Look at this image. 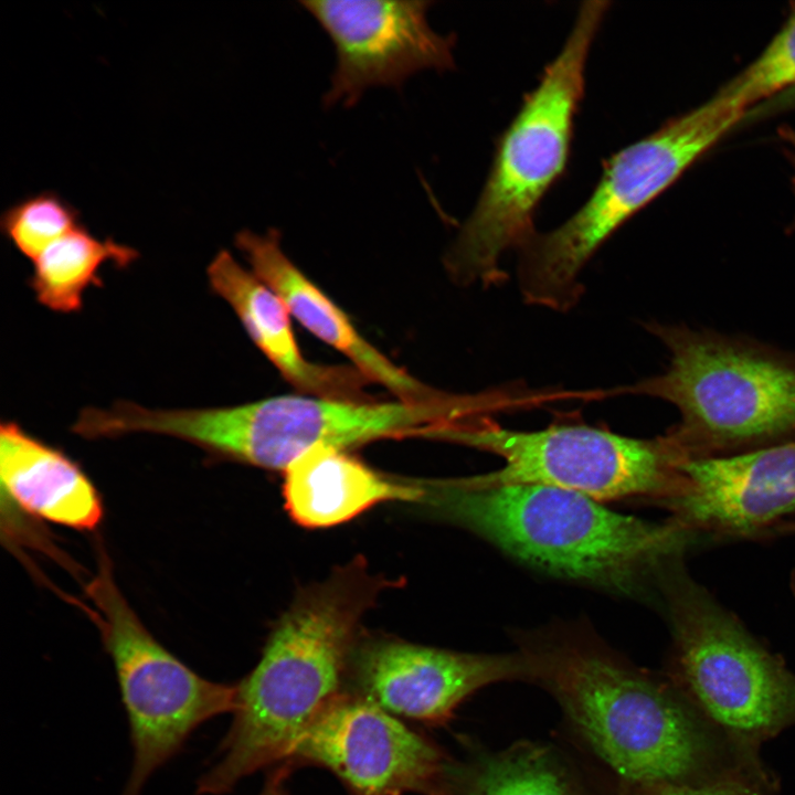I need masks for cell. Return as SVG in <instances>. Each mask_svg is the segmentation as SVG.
<instances>
[{
    "instance_id": "2e32d148",
    "label": "cell",
    "mask_w": 795,
    "mask_h": 795,
    "mask_svg": "<svg viewBox=\"0 0 795 795\" xmlns=\"http://www.w3.org/2000/svg\"><path fill=\"white\" fill-rule=\"evenodd\" d=\"M206 275L211 290L232 307L255 346L290 384L312 396L368 401L367 378L357 369L317 364L303 356L283 299L230 252L220 251Z\"/></svg>"
},
{
    "instance_id": "6da1fadb",
    "label": "cell",
    "mask_w": 795,
    "mask_h": 795,
    "mask_svg": "<svg viewBox=\"0 0 795 795\" xmlns=\"http://www.w3.org/2000/svg\"><path fill=\"white\" fill-rule=\"evenodd\" d=\"M520 651L594 752L626 783L763 780L667 678L627 662L592 634L553 628Z\"/></svg>"
},
{
    "instance_id": "ac0fdd59",
    "label": "cell",
    "mask_w": 795,
    "mask_h": 795,
    "mask_svg": "<svg viewBox=\"0 0 795 795\" xmlns=\"http://www.w3.org/2000/svg\"><path fill=\"white\" fill-rule=\"evenodd\" d=\"M283 495L290 518L317 529L347 522L382 502L418 504L422 488L383 476L346 449L317 445L284 470Z\"/></svg>"
},
{
    "instance_id": "3957f363",
    "label": "cell",
    "mask_w": 795,
    "mask_h": 795,
    "mask_svg": "<svg viewBox=\"0 0 795 795\" xmlns=\"http://www.w3.org/2000/svg\"><path fill=\"white\" fill-rule=\"evenodd\" d=\"M608 7V1L581 4L561 51L498 137L476 205L446 254L459 284L502 283V254L520 250L537 233L536 211L568 166L589 52Z\"/></svg>"
},
{
    "instance_id": "4fadbf2b",
    "label": "cell",
    "mask_w": 795,
    "mask_h": 795,
    "mask_svg": "<svg viewBox=\"0 0 795 795\" xmlns=\"http://www.w3.org/2000/svg\"><path fill=\"white\" fill-rule=\"evenodd\" d=\"M506 680H532L521 651L460 653L374 637L357 642L344 690L395 717L442 724L474 692Z\"/></svg>"
},
{
    "instance_id": "8992f818",
    "label": "cell",
    "mask_w": 795,
    "mask_h": 795,
    "mask_svg": "<svg viewBox=\"0 0 795 795\" xmlns=\"http://www.w3.org/2000/svg\"><path fill=\"white\" fill-rule=\"evenodd\" d=\"M748 110L741 99L720 88L703 104L604 160L602 174L583 205L556 229L536 233L519 250L523 299L555 311L573 308L583 294L580 273L594 253Z\"/></svg>"
},
{
    "instance_id": "ffe728a7",
    "label": "cell",
    "mask_w": 795,
    "mask_h": 795,
    "mask_svg": "<svg viewBox=\"0 0 795 795\" xmlns=\"http://www.w3.org/2000/svg\"><path fill=\"white\" fill-rule=\"evenodd\" d=\"M452 795H574L549 752L530 742L449 764Z\"/></svg>"
},
{
    "instance_id": "cb8c5ba5",
    "label": "cell",
    "mask_w": 795,
    "mask_h": 795,
    "mask_svg": "<svg viewBox=\"0 0 795 795\" xmlns=\"http://www.w3.org/2000/svg\"><path fill=\"white\" fill-rule=\"evenodd\" d=\"M294 768L286 762L273 766L258 795H289L286 780Z\"/></svg>"
},
{
    "instance_id": "d4e9b609",
    "label": "cell",
    "mask_w": 795,
    "mask_h": 795,
    "mask_svg": "<svg viewBox=\"0 0 795 795\" xmlns=\"http://www.w3.org/2000/svg\"><path fill=\"white\" fill-rule=\"evenodd\" d=\"M780 135L786 144V150L788 158L792 162L794 174H793V188L795 193V129L789 127H783L780 129ZM795 226V222H794Z\"/></svg>"
},
{
    "instance_id": "277c9868",
    "label": "cell",
    "mask_w": 795,
    "mask_h": 795,
    "mask_svg": "<svg viewBox=\"0 0 795 795\" xmlns=\"http://www.w3.org/2000/svg\"><path fill=\"white\" fill-rule=\"evenodd\" d=\"M473 410L468 395L373 403L284 395L246 404L148 409L120 402L113 413L119 435L149 433L191 443L214 459L285 470L317 445L346 449L384 437L422 435Z\"/></svg>"
},
{
    "instance_id": "d6986e66",
    "label": "cell",
    "mask_w": 795,
    "mask_h": 795,
    "mask_svg": "<svg viewBox=\"0 0 795 795\" xmlns=\"http://www.w3.org/2000/svg\"><path fill=\"white\" fill-rule=\"evenodd\" d=\"M139 257L135 247L112 237L95 236L83 224L68 232L34 261L29 286L35 299L47 309L77 312L91 287L104 285L100 272L106 265L123 269Z\"/></svg>"
},
{
    "instance_id": "5bb4252c",
    "label": "cell",
    "mask_w": 795,
    "mask_h": 795,
    "mask_svg": "<svg viewBox=\"0 0 795 795\" xmlns=\"http://www.w3.org/2000/svg\"><path fill=\"white\" fill-rule=\"evenodd\" d=\"M678 468L680 489L661 506L698 536L751 538L795 515V438Z\"/></svg>"
},
{
    "instance_id": "7402d4cb",
    "label": "cell",
    "mask_w": 795,
    "mask_h": 795,
    "mask_svg": "<svg viewBox=\"0 0 795 795\" xmlns=\"http://www.w3.org/2000/svg\"><path fill=\"white\" fill-rule=\"evenodd\" d=\"M795 87V3L786 21L759 56L722 89L749 108L787 88Z\"/></svg>"
},
{
    "instance_id": "7c38bea8",
    "label": "cell",
    "mask_w": 795,
    "mask_h": 795,
    "mask_svg": "<svg viewBox=\"0 0 795 795\" xmlns=\"http://www.w3.org/2000/svg\"><path fill=\"white\" fill-rule=\"evenodd\" d=\"M299 4L326 32L335 68L326 107L354 106L371 87H401L422 71L454 67L455 36L428 23L431 1L304 0Z\"/></svg>"
},
{
    "instance_id": "ba28073f",
    "label": "cell",
    "mask_w": 795,
    "mask_h": 795,
    "mask_svg": "<svg viewBox=\"0 0 795 795\" xmlns=\"http://www.w3.org/2000/svg\"><path fill=\"white\" fill-rule=\"evenodd\" d=\"M350 654L338 633L310 617L279 622L257 665L236 683L232 723L197 795H224L239 782L284 762L324 710L346 689Z\"/></svg>"
},
{
    "instance_id": "5b68a950",
    "label": "cell",
    "mask_w": 795,
    "mask_h": 795,
    "mask_svg": "<svg viewBox=\"0 0 795 795\" xmlns=\"http://www.w3.org/2000/svg\"><path fill=\"white\" fill-rule=\"evenodd\" d=\"M670 353L665 372L618 392L668 401L666 433L681 459L729 455L795 438V358L683 326H646Z\"/></svg>"
},
{
    "instance_id": "9a60e30c",
    "label": "cell",
    "mask_w": 795,
    "mask_h": 795,
    "mask_svg": "<svg viewBox=\"0 0 795 795\" xmlns=\"http://www.w3.org/2000/svg\"><path fill=\"white\" fill-rule=\"evenodd\" d=\"M235 245L253 273L283 299L290 315L314 336L347 356L368 380L382 384L404 401H425L443 393L411 377L368 342L344 311L289 259L277 230L264 234L241 231Z\"/></svg>"
},
{
    "instance_id": "603a6c76",
    "label": "cell",
    "mask_w": 795,
    "mask_h": 795,
    "mask_svg": "<svg viewBox=\"0 0 795 795\" xmlns=\"http://www.w3.org/2000/svg\"><path fill=\"white\" fill-rule=\"evenodd\" d=\"M774 787L749 778H722L702 783H627V795H771Z\"/></svg>"
},
{
    "instance_id": "7a4b0ae2",
    "label": "cell",
    "mask_w": 795,
    "mask_h": 795,
    "mask_svg": "<svg viewBox=\"0 0 795 795\" xmlns=\"http://www.w3.org/2000/svg\"><path fill=\"white\" fill-rule=\"evenodd\" d=\"M418 504L531 566L630 592L655 579L699 536L675 519L653 522L585 495L540 485L469 487L421 480Z\"/></svg>"
},
{
    "instance_id": "4316f807",
    "label": "cell",
    "mask_w": 795,
    "mask_h": 795,
    "mask_svg": "<svg viewBox=\"0 0 795 795\" xmlns=\"http://www.w3.org/2000/svg\"><path fill=\"white\" fill-rule=\"evenodd\" d=\"M791 92H793V93H794V94H792V95H791V97H794V98H795V87H794V88H792V89H791Z\"/></svg>"
},
{
    "instance_id": "484cf974",
    "label": "cell",
    "mask_w": 795,
    "mask_h": 795,
    "mask_svg": "<svg viewBox=\"0 0 795 795\" xmlns=\"http://www.w3.org/2000/svg\"><path fill=\"white\" fill-rule=\"evenodd\" d=\"M791 587H792V592L795 596V571L793 572L792 577H791Z\"/></svg>"
},
{
    "instance_id": "e0dca14e",
    "label": "cell",
    "mask_w": 795,
    "mask_h": 795,
    "mask_svg": "<svg viewBox=\"0 0 795 795\" xmlns=\"http://www.w3.org/2000/svg\"><path fill=\"white\" fill-rule=\"evenodd\" d=\"M2 497L23 512L77 531L96 530L105 509L83 467L18 422L0 425Z\"/></svg>"
},
{
    "instance_id": "8fae6325",
    "label": "cell",
    "mask_w": 795,
    "mask_h": 795,
    "mask_svg": "<svg viewBox=\"0 0 795 795\" xmlns=\"http://www.w3.org/2000/svg\"><path fill=\"white\" fill-rule=\"evenodd\" d=\"M330 771L353 795H452L451 762L431 740L348 691L315 720L284 761Z\"/></svg>"
},
{
    "instance_id": "30bf717a",
    "label": "cell",
    "mask_w": 795,
    "mask_h": 795,
    "mask_svg": "<svg viewBox=\"0 0 795 795\" xmlns=\"http://www.w3.org/2000/svg\"><path fill=\"white\" fill-rule=\"evenodd\" d=\"M425 437L458 443L502 460L492 471L455 478L469 487L540 485L602 502L640 498L660 505L680 488L681 458L665 435L640 439L586 424L516 431L481 415L438 426Z\"/></svg>"
},
{
    "instance_id": "52a82bcc",
    "label": "cell",
    "mask_w": 795,
    "mask_h": 795,
    "mask_svg": "<svg viewBox=\"0 0 795 795\" xmlns=\"http://www.w3.org/2000/svg\"><path fill=\"white\" fill-rule=\"evenodd\" d=\"M671 628L668 678L749 760L795 725V675L682 568L656 579Z\"/></svg>"
},
{
    "instance_id": "44dd1931",
    "label": "cell",
    "mask_w": 795,
    "mask_h": 795,
    "mask_svg": "<svg viewBox=\"0 0 795 795\" xmlns=\"http://www.w3.org/2000/svg\"><path fill=\"white\" fill-rule=\"evenodd\" d=\"M81 225L80 211L51 190L23 198L4 210L0 218L2 234L32 262L51 244Z\"/></svg>"
},
{
    "instance_id": "9c48e42d",
    "label": "cell",
    "mask_w": 795,
    "mask_h": 795,
    "mask_svg": "<svg viewBox=\"0 0 795 795\" xmlns=\"http://www.w3.org/2000/svg\"><path fill=\"white\" fill-rule=\"evenodd\" d=\"M85 590L128 721L132 761L120 795H141L148 780L183 751L198 728L233 713L236 683L202 677L153 637L120 592L102 547Z\"/></svg>"
}]
</instances>
